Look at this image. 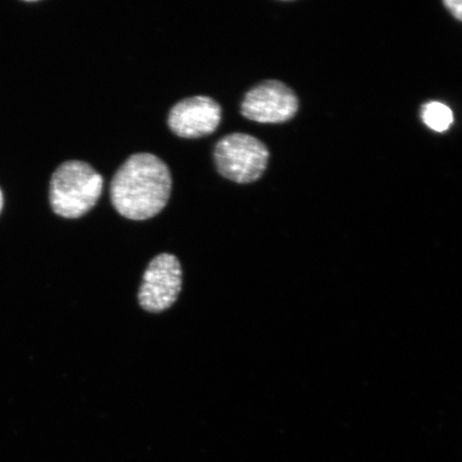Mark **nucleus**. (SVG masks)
I'll list each match as a JSON object with an SVG mask.
<instances>
[{
    "label": "nucleus",
    "mask_w": 462,
    "mask_h": 462,
    "mask_svg": "<svg viewBox=\"0 0 462 462\" xmlns=\"http://www.w3.org/2000/svg\"><path fill=\"white\" fill-rule=\"evenodd\" d=\"M169 166L152 153L133 154L115 173L112 204L119 215L144 221L164 209L171 193Z\"/></svg>",
    "instance_id": "1"
},
{
    "label": "nucleus",
    "mask_w": 462,
    "mask_h": 462,
    "mask_svg": "<svg viewBox=\"0 0 462 462\" xmlns=\"http://www.w3.org/2000/svg\"><path fill=\"white\" fill-rule=\"evenodd\" d=\"M103 177L82 161H68L53 173L50 201L57 216L79 218L88 213L100 199Z\"/></svg>",
    "instance_id": "2"
},
{
    "label": "nucleus",
    "mask_w": 462,
    "mask_h": 462,
    "mask_svg": "<svg viewBox=\"0 0 462 462\" xmlns=\"http://www.w3.org/2000/svg\"><path fill=\"white\" fill-rule=\"evenodd\" d=\"M269 158L267 146L245 133L224 136L215 148L218 172L228 180L241 184L257 181L267 170Z\"/></svg>",
    "instance_id": "3"
},
{
    "label": "nucleus",
    "mask_w": 462,
    "mask_h": 462,
    "mask_svg": "<svg viewBox=\"0 0 462 462\" xmlns=\"http://www.w3.org/2000/svg\"><path fill=\"white\" fill-rule=\"evenodd\" d=\"M299 100L291 88L269 79L253 87L241 103V114L259 124H282L298 113Z\"/></svg>",
    "instance_id": "4"
},
{
    "label": "nucleus",
    "mask_w": 462,
    "mask_h": 462,
    "mask_svg": "<svg viewBox=\"0 0 462 462\" xmlns=\"http://www.w3.org/2000/svg\"><path fill=\"white\" fill-rule=\"evenodd\" d=\"M180 263L171 254L155 257L144 273L138 300L144 310L160 313L176 302L181 291Z\"/></svg>",
    "instance_id": "5"
},
{
    "label": "nucleus",
    "mask_w": 462,
    "mask_h": 462,
    "mask_svg": "<svg viewBox=\"0 0 462 462\" xmlns=\"http://www.w3.org/2000/svg\"><path fill=\"white\" fill-rule=\"evenodd\" d=\"M222 120V107L207 96L187 97L178 102L169 115L170 129L183 138L212 134Z\"/></svg>",
    "instance_id": "6"
},
{
    "label": "nucleus",
    "mask_w": 462,
    "mask_h": 462,
    "mask_svg": "<svg viewBox=\"0 0 462 462\" xmlns=\"http://www.w3.org/2000/svg\"><path fill=\"white\" fill-rule=\"evenodd\" d=\"M421 119L430 129L443 133L454 123V115L446 104L441 102L426 103L421 108Z\"/></svg>",
    "instance_id": "7"
},
{
    "label": "nucleus",
    "mask_w": 462,
    "mask_h": 462,
    "mask_svg": "<svg viewBox=\"0 0 462 462\" xmlns=\"http://www.w3.org/2000/svg\"><path fill=\"white\" fill-rule=\"evenodd\" d=\"M443 4L455 19L462 22V0H447Z\"/></svg>",
    "instance_id": "8"
},
{
    "label": "nucleus",
    "mask_w": 462,
    "mask_h": 462,
    "mask_svg": "<svg viewBox=\"0 0 462 462\" xmlns=\"http://www.w3.org/2000/svg\"><path fill=\"white\" fill-rule=\"evenodd\" d=\"M4 207V195L2 189H0V212H2Z\"/></svg>",
    "instance_id": "9"
}]
</instances>
